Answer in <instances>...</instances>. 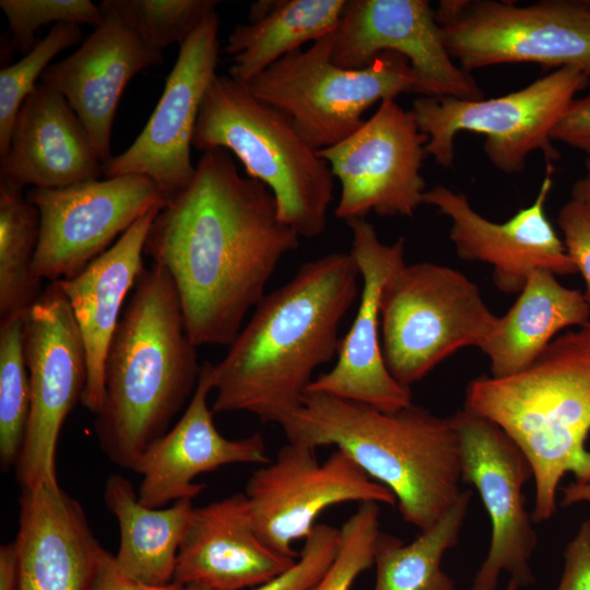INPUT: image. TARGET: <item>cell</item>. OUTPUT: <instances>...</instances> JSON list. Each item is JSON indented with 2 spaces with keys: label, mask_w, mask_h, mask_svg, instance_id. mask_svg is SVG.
Returning <instances> with one entry per match:
<instances>
[{
  "label": "cell",
  "mask_w": 590,
  "mask_h": 590,
  "mask_svg": "<svg viewBox=\"0 0 590 590\" xmlns=\"http://www.w3.org/2000/svg\"><path fill=\"white\" fill-rule=\"evenodd\" d=\"M340 545V530L316 524L305 539L295 564L272 580L250 590H309L333 562ZM184 590H208L197 586Z\"/></svg>",
  "instance_id": "cell-36"
},
{
  "label": "cell",
  "mask_w": 590,
  "mask_h": 590,
  "mask_svg": "<svg viewBox=\"0 0 590 590\" xmlns=\"http://www.w3.org/2000/svg\"><path fill=\"white\" fill-rule=\"evenodd\" d=\"M346 0H260L228 35V75L248 83L287 54L337 30Z\"/></svg>",
  "instance_id": "cell-27"
},
{
  "label": "cell",
  "mask_w": 590,
  "mask_h": 590,
  "mask_svg": "<svg viewBox=\"0 0 590 590\" xmlns=\"http://www.w3.org/2000/svg\"><path fill=\"white\" fill-rule=\"evenodd\" d=\"M244 494L259 538L293 557L299 554L292 543L310 534L324 509L346 502L397 505L393 493L345 451L337 449L319 462L316 448L291 441L250 475Z\"/></svg>",
  "instance_id": "cell-12"
},
{
  "label": "cell",
  "mask_w": 590,
  "mask_h": 590,
  "mask_svg": "<svg viewBox=\"0 0 590 590\" xmlns=\"http://www.w3.org/2000/svg\"><path fill=\"white\" fill-rule=\"evenodd\" d=\"M102 13L92 34L73 54L50 64L40 82L64 96L104 165L111 157V130L125 88L142 70L163 63L164 54L145 45L113 13Z\"/></svg>",
  "instance_id": "cell-21"
},
{
  "label": "cell",
  "mask_w": 590,
  "mask_h": 590,
  "mask_svg": "<svg viewBox=\"0 0 590 590\" xmlns=\"http://www.w3.org/2000/svg\"><path fill=\"white\" fill-rule=\"evenodd\" d=\"M589 81L580 70L565 67L500 97L420 96L411 110L418 129L428 137L426 153L437 165L451 166L457 134L472 131L485 137V155L497 169L519 174L533 151H542L546 164L558 161L552 130Z\"/></svg>",
  "instance_id": "cell-9"
},
{
  "label": "cell",
  "mask_w": 590,
  "mask_h": 590,
  "mask_svg": "<svg viewBox=\"0 0 590 590\" xmlns=\"http://www.w3.org/2000/svg\"><path fill=\"white\" fill-rule=\"evenodd\" d=\"M216 0H103L102 11L120 19L145 45L163 51L181 46L217 5Z\"/></svg>",
  "instance_id": "cell-32"
},
{
  "label": "cell",
  "mask_w": 590,
  "mask_h": 590,
  "mask_svg": "<svg viewBox=\"0 0 590 590\" xmlns=\"http://www.w3.org/2000/svg\"><path fill=\"white\" fill-rule=\"evenodd\" d=\"M31 389L23 345V317L0 323V463L15 467L25 438Z\"/></svg>",
  "instance_id": "cell-31"
},
{
  "label": "cell",
  "mask_w": 590,
  "mask_h": 590,
  "mask_svg": "<svg viewBox=\"0 0 590 590\" xmlns=\"http://www.w3.org/2000/svg\"><path fill=\"white\" fill-rule=\"evenodd\" d=\"M91 590H184V587L176 582L149 586L133 580L120 571L115 556L103 548Z\"/></svg>",
  "instance_id": "cell-40"
},
{
  "label": "cell",
  "mask_w": 590,
  "mask_h": 590,
  "mask_svg": "<svg viewBox=\"0 0 590 590\" xmlns=\"http://www.w3.org/2000/svg\"><path fill=\"white\" fill-rule=\"evenodd\" d=\"M102 175L103 163L75 111L60 92L39 82L17 113L0 181L57 189Z\"/></svg>",
  "instance_id": "cell-24"
},
{
  "label": "cell",
  "mask_w": 590,
  "mask_h": 590,
  "mask_svg": "<svg viewBox=\"0 0 590 590\" xmlns=\"http://www.w3.org/2000/svg\"><path fill=\"white\" fill-rule=\"evenodd\" d=\"M435 14L451 58L469 73L533 62L590 78V1L441 0Z\"/></svg>",
  "instance_id": "cell-10"
},
{
  "label": "cell",
  "mask_w": 590,
  "mask_h": 590,
  "mask_svg": "<svg viewBox=\"0 0 590 590\" xmlns=\"http://www.w3.org/2000/svg\"><path fill=\"white\" fill-rule=\"evenodd\" d=\"M551 138L590 157V94L571 102L553 128Z\"/></svg>",
  "instance_id": "cell-39"
},
{
  "label": "cell",
  "mask_w": 590,
  "mask_h": 590,
  "mask_svg": "<svg viewBox=\"0 0 590 590\" xmlns=\"http://www.w3.org/2000/svg\"><path fill=\"white\" fill-rule=\"evenodd\" d=\"M585 167V175L571 187V199L590 202V157H587Z\"/></svg>",
  "instance_id": "cell-43"
},
{
  "label": "cell",
  "mask_w": 590,
  "mask_h": 590,
  "mask_svg": "<svg viewBox=\"0 0 590 590\" xmlns=\"http://www.w3.org/2000/svg\"><path fill=\"white\" fill-rule=\"evenodd\" d=\"M555 590H590V520H585L564 551V570Z\"/></svg>",
  "instance_id": "cell-38"
},
{
  "label": "cell",
  "mask_w": 590,
  "mask_h": 590,
  "mask_svg": "<svg viewBox=\"0 0 590 590\" xmlns=\"http://www.w3.org/2000/svg\"><path fill=\"white\" fill-rule=\"evenodd\" d=\"M427 142L412 110L386 99L350 137L317 151L341 184L335 216L412 217L427 190L421 174Z\"/></svg>",
  "instance_id": "cell-14"
},
{
  "label": "cell",
  "mask_w": 590,
  "mask_h": 590,
  "mask_svg": "<svg viewBox=\"0 0 590 590\" xmlns=\"http://www.w3.org/2000/svg\"><path fill=\"white\" fill-rule=\"evenodd\" d=\"M104 499L119 524L115 560L120 571L149 586L172 583L179 546L194 508L192 500L148 507L140 503L132 484L119 474L107 479Z\"/></svg>",
  "instance_id": "cell-28"
},
{
  "label": "cell",
  "mask_w": 590,
  "mask_h": 590,
  "mask_svg": "<svg viewBox=\"0 0 590 590\" xmlns=\"http://www.w3.org/2000/svg\"><path fill=\"white\" fill-rule=\"evenodd\" d=\"M352 233L350 253L357 263L362 291L356 316L342 338L335 365L315 378L306 392L367 404L384 412H397L412 403L410 387L389 371L380 339V297L388 278L404 261V238L381 243L365 219L346 222Z\"/></svg>",
  "instance_id": "cell-18"
},
{
  "label": "cell",
  "mask_w": 590,
  "mask_h": 590,
  "mask_svg": "<svg viewBox=\"0 0 590 590\" xmlns=\"http://www.w3.org/2000/svg\"><path fill=\"white\" fill-rule=\"evenodd\" d=\"M26 194L40 216L33 273L51 282L80 273L139 219L166 203L154 181L142 175L32 188Z\"/></svg>",
  "instance_id": "cell-13"
},
{
  "label": "cell",
  "mask_w": 590,
  "mask_h": 590,
  "mask_svg": "<svg viewBox=\"0 0 590 590\" xmlns=\"http://www.w3.org/2000/svg\"><path fill=\"white\" fill-rule=\"evenodd\" d=\"M450 417L460 442L462 482L477 489L492 523L488 552L470 590H496L503 573L519 587L531 586L538 536L523 495L524 484L533 480L531 464L492 421L467 408Z\"/></svg>",
  "instance_id": "cell-15"
},
{
  "label": "cell",
  "mask_w": 590,
  "mask_h": 590,
  "mask_svg": "<svg viewBox=\"0 0 590 590\" xmlns=\"http://www.w3.org/2000/svg\"><path fill=\"white\" fill-rule=\"evenodd\" d=\"M220 19L210 13L180 46L163 93L146 125L119 155L103 165L105 177L142 175L166 201L192 179L190 148L204 95L216 76Z\"/></svg>",
  "instance_id": "cell-16"
},
{
  "label": "cell",
  "mask_w": 590,
  "mask_h": 590,
  "mask_svg": "<svg viewBox=\"0 0 590 590\" xmlns=\"http://www.w3.org/2000/svg\"><path fill=\"white\" fill-rule=\"evenodd\" d=\"M497 318L479 286L460 271L433 262L404 263L381 291L385 363L410 387L458 350L481 349Z\"/></svg>",
  "instance_id": "cell-8"
},
{
  "label": "cell",
  "mask_w": 590,
  "mask_h": 590,
  "mask_svg": "<svg viewBox=\"0 0 590 590\" xmlns=\"http://www.w3.org/2000/svg\"><path fill=\"white\" fill-rule=\"evenodd\" d=\"M297 557L257 534L244 493L194 507L179 546L173 582L208 590H243L290 569Z\"/></svg>",
  "instance_id": "cell-22"
},
{
  "label": "cell",
  "mask_w": 590,
  "mask_h": 590,
  "mask_svg": "<svg viewBox=\"0 0 590 590\" xmlns=\"http://www.w3.org/2000/svg\"><path fill=\"white\" fill-rule=\"evenodd\" d=\"M23 345L31 406L15 463L21 488L58 486L57 445L62 425L87 382L84 344L69 302L57 281L23 317Z\"/></svg>",
  "instance_id": "cell-11"
},
{
  "label": "cell",
  "mask_w": 590,
  "mask_h": 590,
  "mask_svg": "<svg viewBox=\"0 0 590 590\" xmlns=\"http://www.w3.org/2000/svg\"><path fill=\"white\" fill-rule=\"evenodd\" d=\"M17 555L14 542L0 547V590H17Z\"/></svg>",
  "instance_id": "cell-41"
},
{
  "label": "cell",
  "mask_w": 590,
  "mask_h": 590,
  "mask_svg": "<svg viewBox=\"0 0 590 590\" xmlns=\"http://www.w3.org/2000/svg\"><path fill=\"white\" fill-rule=\"evenodd\" d=\"M13 45L27 54L38 40L36 32L52 24H86L96 27L103 20L98 4L90 0H1Z\"/></svg>",
  "instance_id": "cell-35"
},
{
  "label": "cell",
  "mask_w": 590,
  "mask_h": 590,
  "mask_svg": "<svg viewBox=\"0 0 590 590\" xmlns=\"http://www.w3.org/2000/svg\"><path fill=\"white\" fill-rule=\"evenodd\" d=\"M197 347L170 274L153 262L141 272L106 355L94 429L111 463L132 471L169 429L197 388Z\"/></svg>",
  "instance_id": "cell-3"
},
{
  "label": "cell",
  "mask_w": 590,
  "mask_h": 590,
  "mask_svg": "<svg viewBox=\"0 0 590 590\" xmlns=\"http://www.w3.org/2000/svg\"><path fill=\"white\" fill-rule=\"evenodd\" d=\"M464 408L498 425L528 458L534 522L556 512L560 480L590 482V321L556 337L527 369L470 381Z\"/></svg>",
  "instance_id": "cell-5"
},
{
  "label": "cell",
  "mask_w": 590,
  "mask_h": 590,
  "mask_svg": "<svg viewBox=\"0 0 590 590\" xmlns=\"http://www.w3.org/2000/svg\"><path fill=\"white\" fill-rule=\"evenodd\" d=\"M519 586L514 581V580H509L507 587L504 589V590H519Z\"/></svg>",
  "instance_id": "cell-44"
},
{
  "label": "cell",
  "mask_w": 590,
  "mask_h": 590,
  "mask_svg": "<svg viewBox=\"0 0 590 590\" xmlns=\"http://www.w3.org/2000/svg\"><path fill=\"white\" fill-rule=\"evenodd\" d=\"M578 503L590 504V482H574L563 488V506H570Z\"/></svg>",
  "instance_id": "cell-42"
},
{
  "label": "cell",
  "mask_w": 590,
  "mask_h": 590,
  "mask_svg": "<svg viewBox=\"0 0 590 590\" xmlns=\"http://www.w3.org/2000/svg\"><path fill=\"white\" fill-rule=\"evenodd\" d=\"M359 278L350 252H332L266 294L214 364L213 413L247 412L282 426L300 408L315 370L338 355Z\"/></svg>",
  "instance_id": "cell-2"
},
{
  "label": "cell",
  "mask_w": 590,
  "mask_h": 590,
  "mask_svg": "<svg viewBox=\"0 0 590 590\" xmlns=\"http://www.w3.org/2000/svg\"><path fill=\"white\" fill-rule=\"evenodd\" d=\"M553 170V164H546L534 201L503 223L486 220L470 205L465 194L441 185L426 190L423 203L437 208L450 220L449 237L461 260L488 263L495 286L508 295L519 294L535 270H548L557 276L577 273L545 213Z\"/></svg>",
  "instance_id": "cell-19"
},
{
  "label": "cell",
  "mask_w": 590,
  "mask_h": 590,
  "mask_svg": "<svg viewBox=\"0 0 590 590\" xmlns=\"http://www.w3.org/2000/svg\"><path fill=\"white\" fill-rule=\"evenodd\" d=\"M82 38L81 26L61 23L54 25L48 34L17 62L0 71V160L10 148L13 126L20 108L40 82L51 60L78 44Z\"/></svg>",
  "instance_id": "cell-33"
},
{
  "label": "cell",
  "mask_w": 590,
  "mask_h": 590,
  "mask_svg": "<svg viewBox=\"0 0 590 590\" xmlns=\"http://www.w3.org/2000/svg\"><path fill=\"white\" fill-rule=\"evenodd\" d=\"M379 504L359 503L340 529L338 553L309 590H351L356 578L374 565L379 530Z\"/></svg>",
  "instance_id": "cell-34"
},
{
  "label": "cell",
  "mask_w": 590,
  "mask_h": 590,
  "mask_svg": "<svg viewBox=\"0 0 590 590\" xmlns=\"http://www.w3.org/2000/svg\"><path fill=\"white\" fill-rule=\"evenodd\" d=\"M281 427L287 441L345 451L393 493L401 517L420 532L433 527L463 492L460 442L451 417L423 406L411 403L384 412L305 392L300 408Z\"/></svg>",
  "instance_id": "cell-4"
},
{
  "label": "cell",
  "mask_w": 590,
  "mask_h": 590,
  "mask_svg": "<svg viewBox=\"0 0 590 590\" xmlns=\"http://www.w3.org/2000/svg\"><path fill=\"white\" fill-rule=\"evenodd\" d=\"M590 321L582 292L564 286L548 270H535L509 310L498 317L481 346L491 376L507 377L531 366L564 329Z\"/></svg>",
  "instance_id": "cell-26"
},
{
  "label": "cell",
  "mask_w": 590,
  "mask_h": 590,
  "mask_svg": "<svg viewBox=\"0 0 590 590\" xmlns=\"http://www.w3.org/2000/svg\"><path fill=\"white\" fill-rule=\"evenodd\" d=\"M334 32L287 54L246 83L257 98L285 113L316 151L355 132L377 102L420 94L415 72L398 52L385 51L361 69L337 66L331 59Z\"/></svg>",
  "instance_id": "cell-7"
},
{
  "label": "cell",
  "mask_w": 590,
  "mask_h": 590,
  "mask_svg": "<svg viewBox=\"0 0 590 590\" xmlns=\"http://www.w3.org/2000/svg\"><path fill=\"white\" fill-rule=\"evenodd\" d=\"M471 496L470 489L463 491L433 527L421 531L410 543L380 532L375 551L374 590H456L453 580L441 568V560L459 541Z\"/></svg>",
  "instance_id": "cell-29"
},
{
  "label": "cell",
  "mask_w": 590,
  "mask_h": 590,
  "mask_svg": "<svg viewBox=\"0 0 590 590\" xmlns=\"http://www.w3.org/2000/svg\"><path fill=\"white\" fill-rule=\"evenodd\" d=\"M299 237L270 189L241 176L217 148L202 153L187 187L158 211L144 255L170 274L191 341L229 346Z\"/></svg>",
  "instance_id": "cell-1"
},
{
  "label": "cell",
  "mask_w": 590,
  "mask_h": 590,
  "mask_svg": "<svg viewBox=\"0 0 590 590\" xmlns=\"http://www.w3.org/2000/svg\"><path fill=\"white\" fill-rule=\"evenodd\" d=\"M39 233L36 205L23 189L0 181V323L24 317L44 292L33 273Z\"/></svg>",
  "instance_id": "cell-30"
},
{
  "label": "cell",
  "mask_w": 590,
  "mask_h": 590,
  "mask_svg": "<svg viewBox=\"0 0 590 590\" xmlns=\"http://www.w3.org/2000/svg\"><path fill=\"white\" fill-rule=\"evenodd\" d=\"M192 146L225 149L248 177L272 192L281 221L307 238L322 234L334 176L292 119L228 74H216L202 101Z\"/></svg>",
  "instance_id": "cell-6"
},
{
  "label": "cell",
  "mask_w": 590,
  "mask_h": 590,
  "mask_svg": "<svg viewBox=\"0 0 590 590\" xmlns=\"http://www.w3.org/2000/svg\"><path fill=\"white\" fill-rule=\"evenodd\" d=\"M557 225L567 253L585 282L590 305V202L570 199L557 214Z\"/></svg>",
  "instance_id": "cell-37"
},
{
  "label": "cell",
  "mask_w": 590,
  "mask_h": 590,
  "mask_svg": "<svg viewBox=\"0 0 590 590\" xmlns=\"http://www.w3.org/2000/svg\"><path fill=\"white\" fill-rule=\"evenodd\" d=\"M385 51L408 59L421 96L484 98L472 75L451 58L427 0H346L334 32L332 61L361 69Z\"/></svg>",
  "instance_id": "cell-17"
},
{
  "label": "cell",
  "mask_w": 590,
  "mask_h": 590,
  "mask_svg": "<svg viewBox=\"0 0 590 590\" xmlns=\"http://www.w3.org/2000/svg\"><path fill=\"white\" fill-rule=\"evenodd\" d=\"M17 590H91L103 546L78 500L58 486L21 488Z\"/></svg>",
  "instance_id": "cell-23"
},
{
  "label": "cell",
  "mask_w": 590,
  "mask_h": 590,
  "mask_svg": "<svg viewBox=\"0 0 590 590\" xmlns=\"http://www.w3.org/2000/svg\"><path fill=\"white\" fill-rule=\"evenodd\" d=\"M214 388V364H202L197 388L179 421L143 452L132 472L142 476L141 504L162 508L170 502L192 500L205 484L193 480L223 465L268 464L262 435L240 439L224 437L213 421L208 398Z\"/></svg>",
  "instance_id": "cell-20"
},
{
  "label": "cell",
  "mask_w": 590,
  "mask_h": 590,
  "mask_svg": "<svg viewBox=\"0 0 590 590\" xmlns=\"http://www.w3.org/2000/svg\"><path fill=\"white\" fill-rule=\"evenodd\" d=\"M160 210L139 219L80 273L57 281L69 302L86 353L88 373L81 404L94 415L103 401L107 351L123 303L144 269L146 237Z\"/></svg>",
  "instance_id": "cell-25"
}]
</instances>
